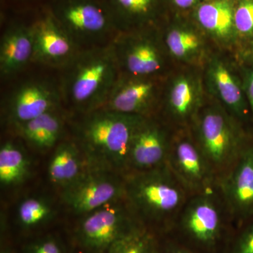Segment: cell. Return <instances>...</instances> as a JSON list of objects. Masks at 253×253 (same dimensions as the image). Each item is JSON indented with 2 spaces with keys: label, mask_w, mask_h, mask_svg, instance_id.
Here are the masks:
<instances>
[{
  "label": "cell",
  "mask_w": 253,
  "mask_h": 253,
  "mask_svg": "<svg viewBox=\"0 0 253 253\" xmlns=\"http://www.w3.org/2000/svg\"><path fill=\"white\" fill-rule=\"evenodd\" d=\"M33 36L32 26L16 23L5 30L0 42V76L9 80L22 72L33 63Z\"/></svg>",
  "instance_id": "17"
},
{
  "label": "cell",
  "mask_w": 253,
  "mask_h": 253,
  "mask_svg": "<svg viewBox=\"0 0 253 253\" xmlns=\"http://www.w3.org/2000/svg\"><path fill=\"white\" fill-rule=\"evenodd\" d=\"M236 36L253 39V0H239L234 11Z\"/></svg>",
  "instance_id": "27"
},
{
  "label": "cell",
  "mask_w": 253,
  "mask_h": 253,
  "mask_svg": "<svg viewBox=\"0 0 253 253\" xmlns=\"http://www.w3.org/2000/svg\"><path fill=\"white\" fill-rule=\"evenodd\" d=\"M31 26L34 47L33 63L62 70L82 49L49 9Z\"/></svg>",
  "instance_id": "11"
},
{
  "label": "cell",
  "mask_w": 253,
  "mask_h": 253,
  "mask_svg": "<svg viewBox=\"0 0 253 253\" xmlns=\"http://www.w3.org/2000/svg\"><path fill=\"white\" fill-rule=\"evenodd\" d=\"M64 125L61 109H59L41 115L12 129L32 148L45 152L59 144Z\"/></svg>",
  "instance_id": "18"
},
{
  "label": "cell",
  "mask_w": 253,
  "mask_h": 253,
  "mask_svg": "<svg viewBox=\"0 0 253 253\" xmlns=\"http://www.w3.org/2000/svg\"><path fill=\"white\" fill-rule=\"evenodd\" d=\"M24 253H65L61 243L53 235H46L26 245Z\"/></svg>",
  "instance_id": "28"
},
{
  "label": "cell",
  "mask_w": 253,
  "mask_h": 253,
  "mask_svg": "<svg viewBox=\"0 0 253 253\" xmlns=\"http://www.w3.org/2000/svg\"><path fill=\"white\" fill-rule=\"evenodd\" d=\"M235 6L233 0H207L196 7L195 18L210 36L227 41L236 35Z\"/></svg>",
  "instance_id": "22"
},
{
  "label": "cell",
  "mask_w": 253,
  "mask_h": 253,
  "mask_svg": "<svg viewBox=\"0 0 253 253\" xmlns=\"http://www.w3.org/2000/svg\"><path fill=\"white\" fill-rule=\"evenodd\" d=\"M223 212L212 188L194 194L180 212L181 226L194 241L205 246L214 244L220 236Z\"/></svg>",
  "instance_id": "13"
},
{
  "label": "cell",
  "mask_w": 253,
  "mask_h": 253,
  "mask_svg": "<svg viewBox=\"0 0 253 253\" xmlns=\"http://www.w3.org/2000/svg\"><path fill=\"white\" fill-rule=\"evenodd\" d=\"M246 224L230 253H253V218Z\"/></svg>",
  "instance_id": "29"
},
{
  "label": "cell",
  "mask_w": 253,
  "mask_h": 253,
  "mask_svg": "<svg viewBox=\"0 0 253 253\" xmlns=\"http://www.w3.org/2000/svg\"><path fill=\"white\" fill-rule=\"evenodd\" d=\"M137 221L126 200L115 201L81 216L75 238L86 253H106Z\"/></svg>",
  "instance_id": "6"
},
{
  "label": "cell",
  "mask_w": 253,
  "mask_h": 253,
  "mask_svg": "<svg viewBox=\"0 0 253 253\" xmlns=\"http://www.w3.org/2000/svg\"><path fill=\"white\" fill-rule=\"evenodd\" d=\"M167 253H193L190 252V251H187V250H185V249H176L171 250V251H169V252H168Z\"/></svg>",
  "instance_id": "32"
},
{
  "label": "cell",
  "mask_w": 253,
  "mask_h": 253,
  "mask_svg": "<svg viewBox=\"0 0 253 253\" xmlns=\"http://www.w3.org/2000/svg\"><path fill=\"white\" fill-rule=\"evenodd\" d=\"M49 10L82 49L109 44L120 32L106 0H54Z\"/></svg>",
  "instance_id": "4"
},
{
  "label": "cell",
  "mask_w": 253,
  "mask_h": 253,
  "mask_svg": "<svg viewBox=\"0 0 253 253\" xmlns=\"http://www.w3.org/2000/svg\"><path fill=\"white\" fill-rule=\"evenodd\" d=\"M158 92L156 78L136 77L120 73L102 108L149 118L157 101Z\"/></svg>",
  "instance_id": "14"
},
{
  "label": "cell",
  "mask_w": 253,
  "mask_h": 253,
  "mask_svg": "<svg viewBox=\"0 0 253 253\" xmlns=\"http://www.w3.org/2000/svg\"><path fill=\"white\" fill-rule=\"evenodd\" d=\"M112 44L121 73L157 78L162 72L164 56L153 28L120 31Z\"/></svg>",
  "instance_id": "9"
},
{
  "label": "cell",
  "mask_w": 253,
  "mask_h": 253,
  "mask_svg": "<svg viewBox=\"0 0 253 253\" xmlns=\"http://www.w3.org/2000/svg\"><path fill=\"white\" fill-rule=\"evenodd\" d=\"M62 104L59 83L49 78H31L5 95L1 118L12 129L44 113L61 109Z\"/></svg>",
  "instance_id": "7"
},
{
  "label": "cell",
  "mask_w": 253,
  "mask_h": 253,
  "mask_svg": "<svg viewBox=\"0 0 253 253\" xmlns=\"http://www.w3.org/2000/svg\"><path fill=\"white\" fill-rule=\"evenodd\" d=\"M61 199L71 212L84 215L110 203L126 200L124 176L88 168L79 179L62 189Z\"/></svg>",
  "instance_id": "8"
},
{
  "label": "cell",
  "mask_w": 253,
  "mask_h": 253,
  "mask_svg": "<svg viewBox=\"0 0 253 253\" xmlns=\"http://www.w3.org/2000/svg\"><path fill=\"white\" fill-rule=\"evenodd\" d=\"M120 31L153 28L161 16L163 0H106Z\"/></svg>",
  "instance_id": "20"
},
{
  "label": "cell",
  "mask_w": 253,
  "mask_h": 253,
  "mask_svg": "<svg viewBox=\"0 0 253 253\" xmlns=\"http://www.w3.org/2000/svg\"><path fill=\"white\" fill-rule=\"evenodd\" d=\"M75 253H88L85 252V251H80V252H76Z\"/></svg>",
  "instance_id": "35"
},
{
  "label": "cell",
  "mask_w": 253,
  "mask_h": 253,
  "mask_svg": "<svg viewBox=\"0 0 253 253\" xmlns=\"http://www.w3.org/2000/svg\"><path fill=\"white\" fill-rule=\"evenodd\" d=\"M207 84L212 94L240 122L251 120L242 80L224 61L217 58L211 60L207 70Z\"/></svg>",
  "instance_id": "16"
},
{
  "label": "cell",
  "mask_w": 253,
  "mask_h": 253,
  "mask_svg": "<svg viewBox=\"0 0 253 253\" xmlns=\"http://www.w3.org/2000/svg\"><path fill=\"white\" fill-rule=\"evenodd\" d=\"M80 116L75 140L89 168L126 174L131 141L145 117L104 108Z\"/></svg>",
  "instance_id": "1"
},
{
  "label": "cell",
  "mask_w": 253,
  "mask_h": 253,
  "mask_svg": "<svg viewBox=\"0 0 253 253\" xmlns=\"http://www.w3.org/2000/svg\"><path fill=\"white\" fill-rule=\"evenodd\" d=\"M171 56L182 61H191L199 56L204 47L202 38L195 30L185 26L169 28L165 38Z\"/></svg>",
  "instance_id": "25"
},
{
  "label": "cell",
  "mask_w": 253,
  "mask_h": 253,
  "mask_svg": "<svg viewBox=\"0 0 253 253\" xmlns=\"http://www.w3.org/2000/svg\"><path fill=\"white\" fill-rule=\"evenodd\" d=\"M106 253H159L151 231L139 221L118 238Z\"/></svg>",
  "instance_id": "26"
},
{
  "label": "cell",
  "mask_w": 253,
  "mask_h": 253,
  "mask_svg": "<svg viewBox=\"0 0 253 253\" xmlns=\"http://www.w3.org/2000/svg\"><path fill=\"white\" fill-rule=\"evenodd\" d=\"M31 158L18 141L8 139L0 147V184L4 188L21 185L31 175Z\"/></svg>",
  "instance_id": "23"
},
{
  "label": "cell",
  "mask_w": 253,
  "mask_h": 253,
  "mask_svg": "<svg viewBox=\"0 0 253 253\" xmlns=\"http://www.w3.org/2000/svg\"><path fill=\"white\" fill-rule=\"evenodd\" d=\"M0 253H14V252H13V251H11V249H9V247H6V246H4V247H1Z\"/></svg>",
  "instance_id": "33"
},
{
  "label": "cell",
  "mask_w": 253,
  "mask_h": 253,
  "mask_svg": "<svg viewBox=\"0 0 253 253\" xmlns=\"http://www.w3.org/2000/svg\"><path fill=\"white\" fill-rule=\"evenodd\" d=\"M56 209L51 200L42 196H31L23 199L16 209V220L24 230L38 229L54 219Z\"/></svg>",
  "instance_id": "24"
},
{
  "label": "cell",
  "mask_w": 253,
  "mask_h": 253,
  "mask_svg": "<svg viewBox=\"0 0 253 253\" xmlns=\"http://www.w3.org/2000/svg\"><path fill=\"white\" fill-rule=\"evenodd\" d=\"M126 201L134 214L143 220L166 222L180 214L188 191L168 165L124 175Z\"/></svg>",
  "instance_id": "3"
},
{
  "label": "cell",
  "mask_w": 253,
  "mask_h": 253,
  "mask_svg": "<svg viewBox=\"0 0 253 253\" xmlns=\"http://www.w3.org/2000/svg\"><path fill=\"white\" fill-rule=\"evenodd\" d=\"M250 59L251 60V62H252L253 65L252 66L253 67V41L252 42V44H251V49H250Z\"/></svg>",
  "instance_id": "34"
},
{
  "label": "cell",
  "mask_w": 253,
  "mask_h": 253,
  "mask_svg": "<svg viewBox=\"0 0 253 253\" xmlns=\"http://www.w3.org/2000/svg\"><path fill=\"white\" fill-rule=\"evenodd\" d=\"M219 191L230 214L239 223L253 218V139L221 175Z\"/></svg>",
  "instance_id": "12"
},
{
  "label": "cell",
  "mask_w": 253,
  "mask_h": 253,
  "mask_svg": "<svg viewBox=\"0 0 253 253\" xmlns=\"http://www.w3.org/2000/svg\"><path fill=\"white\" fill-rule=\"evenodd\" d=\"M194 121L196 143L216 175L225 173L253 140L245 132L239 120L219 108L204 109Z\"/></svg>",
  "instance_id": "5"
},
{
  "label": "cell",
  "mask_w": 253,
  "mask_h": 253,
  "mask_svg": "<svg viewBox=\"0 0 253 253\" xmlns=\"http://www.w3.org/2000/svg\"><path fill=\"white\" fill-rule=\"evenodd\" d=\"M61 71L63 103L79 115L104 106L121 73L112 42L81 49Z\"/></svg>",
  "instance_id": "2"
},
{
  "label": "cell",
  "mask_w": 253,
  "mask_h": 253,
  "mask_svg": "<svg viewBox=\"0 0 253 253\" xmlns=\"http://www.w3.org/2000/svg\"><path fill=\"white\" fill-rule=\"evenodd\" d=\"M168 165L188 192L196 194L212 188L215 172L189 136L180 134L170 141Z\"/></svg>",
  "instance_id": "10"
},
{
  "label": "cell",
  "mask_w": 253,
  "mask_h": 253,
  "mask_svg": "<svg viewBox=\"0 0 253 253\" xmlns=\"http://www.w3.org/2000/svg\"><path fill=\"white\" fill-rule=\"evenodd\" d=\"M206 0H172L173 4L177 9L187 10L192 8L197 7L201 3Z\"/></svg>",
  "instance_id": "31"
},
{
  "label": "cell",
  "mask_w": 253,
  "mask_h": 253,
  "mask_svg": "<svg viewBox=\"0 0 253 253\" xmlns=\"http://www.w3.org/2000/svg\"><path fill=\"white\" fill-rule=\"evenodd\" d=\"M243 86L246 99L251 111V121L253 122V67L244 68L243 71Z\"/></svg>",
  "instance_id": "30"
},
{
  "label": "cell",
  "mask_w": 253,
  "mask_h": 253,
  "mask_svg": "<svg viewBox=\"0 0 253 253\" xmlns=\"http://www.w3.org/2000/svg\"><path fill=\"white\" fill-rule=\"evenodd\" d=\"M202 86L191 75L177 76L171 83L167 96V109L180 122L196 118L202 102Z\"/></svg>",
  "instance_id": "21"
},
{
  "label": "cell",
  "mask_w": 253,
  "mask_h": 253,
  "mask_svg": "<svg viewBox=\"0 0 253 253\" xmlns=\"http://www.w3.org/2000/svg\"><path fill=\"white\" fill-rule=\"evenodd\" d=\"M170 141L157 123L145 118L138 126L128 155L127 172H142L168 164Z\"/></svg>",
  "instance_id": "15"
},
{
  "label": "cell",
  "mask_w": 253,
  "mask_h": 253,
  "mask_svg": "<svg viewBox=\"0 0 253 253\" xmlns=\"http://www.w3.org/2000/svg\"><path fill=\"white\" fill-rule=\"evenodd\" d=\"M83 151L76 140L61 141L54 148L48 165L50 181L61 190L72 184L88 169Z\"/></svg>",
  "instance_id": "19"
}]
</instances>
